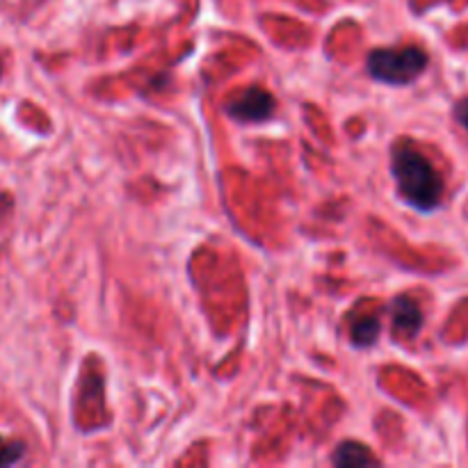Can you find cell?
Returning <instances> with one entry per match:
<instances>
[{
  "label": "cell",
  "instance_id": "1",
  "mask_svg": "<svg viewBox=\"0 0 468 468\" xmlns=\"http://www.w3.org/2000/svg\"><path fill=\"white\" fill-rule=\"evenodd\" d=\"M391 169L398 183V192L411 208L430 213L441 204V176L419 151L410 149V146H398L393 151Z\"/></svg>",
  "mask_w": 468,
  "mask_h": 468
},
{
  "label": "cell",
  "instance_id": "2",
  "mask_svg": "<svg viewBox=\"0 0 468 468\" xmlns=\"http://www.w3.org/2000/svg\"><path fill=\"white\" fill-rule=\"evenodd\" d=\"M428 67V55L416 46L379 48L368 55V73L388 85H410Z\"/></svg>",
  "mask_w": 468,
  "mask_h": 468
},
{
  "label": "cell",
  "instance_id": "3",
  "mask_svg": "<svg viewBox=\"0 0 468 468\" xmlns=\"http://www.w3.org/2000/svg\"><path fill=\"white\" fill-rule=\"evenodd\" d=\"M274 101L272 96L268 94L261 87H251L245 94H240L238 99H233L231 103L227 105V112L231 114L236 122L242 123H259L265 122V119L272 114Z\"/></svg>",
  "mask_w": 468,
  "mask_h": 468
},
{
  "label": "cell",
  "instance_id": "4",
  "mask_svg": "<svg viewBox=\"0 0 468 468\" xmlns=\"http://www.w3.org/2000/svg\"><path fill=\"white\" fill-rule=\"evenodd\" d=\"M393 324L402 334H407V336H416L420 324H423V314H420V309L414 302L407 300V297H400L393 304Z\"/></svg>",
  "mask_w": 468,
  "mask_h": 468
},
{
  "label": "cell",
  "instance_id": "5",
  "mask_svg": "<svg viewBox=\"0 0 468 468\" xmlns=\"http://www.w3.org/2000/svg\"><path fill=\"white\" fill-rule=\"evenodd\" d=\"M334 464L336 466H346V468H361V466H375L378 460L370 455V451L361 443H341L338 451L334 452Z\"/></svg>",
  "mask_w": 468,
  "mask_h": 468
},
{
  "label": "cell",
  "instance_id": "6",
  "mask_svg": "<svg viewBox=\"0 0 468 468\" xmlns=\"http://www.w3.org/2000/svg\"><path fill=\"white\" fill-rule=\"evenodd\" d=\"M379 336V323L375 318H364L352 327V338L356 346H373Z\"/></svg>",
  "mask_w": 468,
  "mask_h": 468
},
{
  "label": "cell",
  "instance_id": "7",
  "mask_svg": "<svg viewBox=\"0 0 468 468\" xmlns=\"http://www.w3.org/2000/svg\"><path fill=\"white\" fill-rule=\"evenodd\" d=\"M455 119L468 131V99L460 101V103H457V108H455Z\"/></svg>",
  "mask_w": 468,
  "mask_h": 468
}]
</instances>
